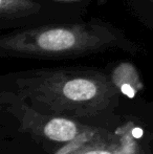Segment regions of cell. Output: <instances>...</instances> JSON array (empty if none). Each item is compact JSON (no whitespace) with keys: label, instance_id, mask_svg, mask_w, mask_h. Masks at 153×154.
I'll return each mask as SVG.
<instances>
[{"label":"cell","instance_id":"6da1fadb","mask_svg":"<svg viewBox=\"0 0 153 154\" xmlns=\"http://www.w3.org/2000/svg\"><path fill=\"white\" fill-rule=\"evenodd\" d=\"M112 48L135 54L141 46L120 29L99 19L42 24L13 31L0 37V55L6 57L61 59Z\"/></svg>","mask_w":153,"mask_h":154},{"label":"cell","instance_id":"5b68a950","mask_svg":"<svg viewBox=\"0 0 153 154\" xmlns=\"http://www.w3.org/2000/svg\"><path fill=\"white\" fill-rule=\"evenodd\" d=\"M132 134H133V136H134V137L139 138V137H142V136H143V130L139 129V128H135V129L133 130Z\"/></svg>","mask_w":153,"mask_h":154},{"label":"cell","instance_id":"8992f818","mask_svg":"<svg viewBox=\"0 0 153 154\" xmlns=\"http://www.w3.org/2000/svg\"><path fill=\"white\" fill-rule=\"evenodd\" d=\"M51 1L62 2V3H76V2H83L84 0H51Z\"/></svg>","mask_w":153,"mask_h":154},{"label":"cell","instance_id":"52a82bcc","mask_svg":"<svg viewBox=\"0 0 153 154\" xmlns=\"http://www.w3.org/2000/svg\"><path fill=\"white\" fill-rule=\"evenodd\" d=\"M85 154H111L107 151H103V150H94V151H90V152H87Z\"/></svg>","mask_w":153,"mask_h":154},{"label":"cell","instance_id":"7a4b0ae2","mask_svg":"<svg viewBox=\"0 0 153 154\" xmlns=\"http://www.w3.org/2000/svg\"><path fill=\"white\" fill-rule=\"evenodd\" d=\"M43 11V5L37 0H0L1 25L17 20L36 17Z\"/></svg>","mask_w":153,"mask_h":154},{"label":"cell","instance_id":"277c9868","mask_svg":"<svg viewBox=\"0 0 153 154\" xmlns=\"http://www.w3.org/2000/svg\"><path fill=\"white\" fill-rule=\"evenodd\" d=\"M75 146H77V145H69V146H67L66 148H64V149H62L61 151H59L57 154H66V153H68V152H70L72 150H74V147Z\"/></svg>","mask_w":153,"mask_h":154},{"label":"cell","instance_id":"3957f363","mask_svg":"<svg viewBox=\"0 0 153 154\" xmlns=\"http://www.w3.org/2000/svg\"><path fill=\"white\" fill-rule=\"evenodd\" d=\"M44 133L51 140L72 142L77 135V127L65 119H54L45 125Z\"/></svg>","mask_w":153,"mask_h":154}]
</instances>
